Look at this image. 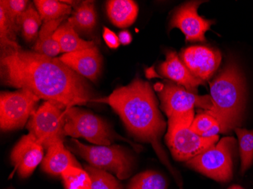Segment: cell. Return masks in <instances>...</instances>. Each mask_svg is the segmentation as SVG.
<instances>
[{"mask_svg": "<svg viewBox=\"0 0 253 189\" xmlns=\"http://www.w3.org/2000/svg\"><path fill=\"white\" fill-rule=\"evenodd\" d=\"M68 22L76 32L90 33L96 25V13L94 3L92 1H84L74 11Z\"/></svg>", "mask_w": 253, "mask_h": 189, "instance_id": "ffe728a7", "label": "cell"}, {"mask_svg": "<svg viewBox=\"0 0 253 189\" xmlns=\"http://www.w3.org/2000/svg\"><path fill=\"white\" fill-rule=\"evenodd\" d=\"M85 170L91 179V189H122L118 180L106 170L86 166Z\"/></svg>", "mask_w": 253, "mask_h": 189, "instance_id": "4316f807", "label": "cell"}, {"mask_svg": "<svg viewBox=\"0 0 253 189\" xmlns=\"http://www.w3.org/2000/svg\"><path fill=\"white\" fill-rule=\"evenodd\" d=\"M161 75L177 84L185 88L190 92H197V87L204 85V82L195 77L188 68L183 63L177 52L169 51L166 53V59L159 68Z\"/></svg>", "mask_w": 253, "mask_h": 189, "instance_id": "9a60e30c", "label": "cell"}, {"mask_svg": "<svg viewBox=\"0 0 253 189\" xmlns=\"http://www.w3.org/2000/svg\"><path fill=\"white\" fill-rule=\"evenodd\" d=\"M44 158V147L31 133L23 136L11 153V161L22 178L32 174Z\"/></svg>", "mask_w": 253, "mask_h": 189, "instance_id": "4fadbf2b", "label": "cell"}, {"mask_svg": "<svg viewBox=\"0 0 253 189\" xmlns=\"http://www.w3.org/2000/svg\"><path fill=\"white\" fill-rule=\"evenodd\" d=\"M64 20L65 18L43 23L36 44L34 45V52L51 58H55V56L62 52L59 42L54 38V34Z\"/></svg>", "mask_w": 253, "mask_h": 189, "instance_id": "ac0fdd59", "label": "cell"}, {"mask_svg": "<svg viewBox=\"0 0 253 189\" xmlns=\"http://www.w3.org/2000/svg\"><path fill=\"white\" fill-rule=\"evenodd\" d=\"M54 38L59 42L62 52L70 53L84 50L96 46L93 41H86L78 36L70 23L67 21L59 26L54 34Z\"/></svg>", "mask_w": 253, "mask_h": 189, "instance_id": "d6986e66", "label": "cell"}, {"mask_svg": "<svg viewBox=\"0 0 253 189\" xmlns=\"http://www.w3.org/2000/svg\"><path fill=\"white\" fill-rule=\"evenodd\" d=\"M235 146L234 138H223L214 146L187 161V165L215 181H231L233 177V152Z\"/></svg>", "mask_w": 253, "mask_h": 189, "instance_id": "5b68a950", "label": "cell"}, {"mask_svg": "<svg viewBox=\"0 0 253 189\" xmlns=\"http://www.w3.org/2000/svg\"><path fill=\"white\" fill-rule=\"evenodd\" d=\"M64 136L84 138L96 146H111L113 136L109 125L98 116L72 107L65 110Z\"/></svg>", "mask_w": 253, "mask_h": 189, "instance_id": "52a82bcc", "label": "cell"}, {"mask_svg": "<svg viewBox=\"0 0 253 189\" xmlns=\"http://www.w3.org/2000/svg\"><path fill=\"white\" fill-rule=\"evenodd\" d=\"M108 16L115 26L125 28L133 25L138 15V5L131 0H109L106 3Z\"/></svg>", "mask_w": 253, "mask_h": 189, "instance_id": "e0dca14e", "label": "cell"}, {"mask_svg": "<svg viewBox=\"0 0 253 189\" xmlns=\"http://www.w3.org/2000/svg\"><path fill=\"white\" fill-rule=\"evenodd\" d=\"M61 176L66 189H91L90 177L82 167H68Z\"/></svg>", "mask_w": 253, "mask_h": 189, "instance_id": "cb8c5ba5", "label": "cell"}, {"mask_svg": "<svg viewBox=\"0 0 253 189\" xmlns=\"http://www.w3.org/2000/svg\"><path fill=\"white\" fill-rule=\"evenodd\" d=\"M71 150L83 157L92 167L112 172L119 180L131 174V160L119 146H86L75 139L71 140Z\"/></svg>", "mask_w": 253, "mask_h": 189, "instance_id": "8992f818", "label": "cell"}, {"mask_svg": "<svg viewBox=\"0 0 253 189\" xmlns=\"http://www.w3.org/2000/svg\"><path fill=\"white\" fill-rule=\"evenodd\" d=\"M161 100V109L164 111L169 119L180 117L195 113V108L211 109L210 96H198L181 86L171 82L156 85Z\"/></svg>", "mask_w": 253, "mask_h": 189, "instance_id": "ba28073f", "label": "cell"}, {"mask_svg": "<svg viewBox=\"0 0 253 189\" xmlns=\"http://www.w3.org/2000/svg\"><path fill=\"white\" fill-rule=\"evenodd\" d=\"M42 21L38 10L30 4L20 20V31L27 42L38 39Z\"/></svg>", "mask_w": 253, "mask_h": 189, "instance_id": "7402d4cb", "label": "cell"}, {"mask_svg": "<svg viewBox=\"0 0 253 189\" xmlns=\"http://www.w3.org/2000/svg\"><path fill=\"white\" fill-rule=\"evenodd\" d=\"M119 39L122 45H129L132 42L131 34L128 31H124L119 33Z\"/></svg>", "mask_w": 253, "mask_h": 189, "instance_id": "4dcf8cb0", "label": "cell"}, {"mask_svg": "<svg viewBox=\"0 0 253 189\" xmlns=\"http://www.w3.org/2000/svg\"><path fill=\"white\" fill-rule=\"evenodd\" d=\"M228 189H244V188L240 186H232L231 187L229 188Z\"/></svg>", "mask_w": 253, "mask_h": 189, "instance_id": "1f68e13d", "label": "cell"}, {"mask_svg": "<svg viewBox=\"0 0 253 189\" xmlns=\"http://www.w3.org/2000/svg\"><path fill=\"white\" fill-rule=\"evenodd\" d=\"M217 125H219L218 122L212 116L204 112L200 113L194 118L191 125V129L195 133L203 137L206 133H208Z\"/></svg>", "mask_w": 253, "mask_h": 189, "instance_id": "f1b7e54d", "label": "cell"}, {"mask_svg": "<svg viewBox=\"0 0 253 189\" xmlns=\"http://www.w3.org/2000/svg\"><path fill=\"white\" fill-rule=\"evenodd\" d=\"M168 184L163 175L155 171L139 173L132 179L127 189H167Z\"/></svg>", "mask_w": 253, "mask_h": 189, "instance_id": "484cf974", "label": "cell"}, {"mask_svg": "<svg viewBox=\"0 0 253 189\" xmlns=\"http://www.w3.org/2000/svg\"><path fill=\"white\" fill-rule=\"evenodd\" d=\"M194 114L169 119L166 144L173 157L178 161H188L218 142V136L203 137L192 130Z\"/></svg>", "mask_w": 253, "mask_h": 189, "instance_id": "277c9868", "label": "cell"}, {"mask_svg": "<svg viewBox=\"0 0 253 189\" xmlns=\"http://www.w3.org/2000/svg\"><path fill=\"white\" fill-rule=\"evenodd\" d=\"M234 131L238 137L240 146V172L244 174L253 163V130L237 127L234 129Z\"/></svg>", "mask_w": 253, "mask_h": 189, "instance_id": "603a6c76", "label": "cell"}, {"mask_svg": "<svg viewBox=\"0 0 253 189\" xmlns=\"http://www.w3.org/2000/svg\"><path fill=\"white\" fill-rule=\"evenodd\" d=\"M181 61L195 77L204 82L208 81L220 66L221 55L219 51L210 47L193 45L182 52Z\"/></svg>", "mask_w": 253, "mask_h": 189, "instance_id": "7c38bea8", "label": "cell"}, {"mask_svg": "<svg viewBox=\"0 0 253 189\" xmlns=\"http://www.w3.org/2000/svg\"><path fill=\"white\" fill-rule=\"evenodd\" d=\"M18 28L8 18L5 10L0 7V43L2 50L9 49H20L16 39Z\"/></svg>", "mask_w": 253, "mask_h": 189, "instance_id": "d4e9b609", "label": "cell"}, {"mask_svg": "<svg viewBox=\"0 0 253 189\" xmlns=\"http://www.w3.org/2000/svg\"><path fill=\"white\" fill-rule=\"evenodd\" d=\"M27 0H1L0 7L5 10L8 18L20 31V20L21 15L29 5Z\"/></svg>", "mask_w": 253, "mask_h": 189, "instance_id": "83f0119b", "label": "cell"}, {"mask_svg": "<svg viewBox=\"0 0 253 189\" xmlns=\"http://www.w3.org/2000/svg\"><path fill=\"white\" fill-rule=\"evenodd\" d=\"M103 39L106 42V45L111 49H117L120 45L119 36H117L113 31L105 27L103 30Z\"/></svg>", "mask_w": 253, "mask_h": 189, "instance_id": "f546056e", "label": "cell"}, {"mask_svg": "<svg viewBox=\"0 0 253 189\" xmlns=\"http://www.w3.org/2000/svg\"><path fill=\"white\" fill-rule=\"evenodd\" d=\"M40 98L28 89L2 92L0 96V127L3 131L25 126L35 111Z\"/></svg>", "mask_w": 253, "mask_h": 189, "instance_id": "9c48e42d", "label": "cell"}, {"mask_svg": "<svg viewBox=\"0 0 253 189\" xmlns=\"http://www.w3.org/2000/svg\"><path fill=\"white\" fill-rule=\"evenodd\" d=\"M42 170L52 176H61L68 167H82L78 160L64 146L63 139H59L47 148V153L42 161Z\"/></svg>", "mask_w": 253, "mask_h": 189, "instance_id": "2e32d148", "label": "cell"}, {"mask_svg": "<svg viewBox=\"0 0 253 189\" xmlns=\"http://www.w3.org/2000/svg\"><path fill=\"white\" fill-rule=\"evenodd\" d=\"M65 111L50 102H45L30 117L29 133L47 149L50 145L63 139Z\"/></svg>", "mask_w": 253, "mask_h": 189, "instance_id": "30bf717a", "label": "cell"}, {"mask_svg": "<svg viewBox=\"0 0 253 189\" xmlns=\"http://www.w3.org/2000/svg\"><path fill=\"white\" fill-rule=\"evenodd\" d=\"M1 75L5 85L25 89L62 109L93 102L83 76L59 58L34 51L5 49L1 55Z\"/></svg>", "mask_w": 253, "mask_h": 189, "instance_id": "6da1fadb", "label": "cell"}, {"mask_svg": "<svg viewBox=\"0 0 253 189\" xmlns=\"http://www.w3.org/2000/svg\"><path fill=\"white\" fill-rule=\"evenodd\" d=\"M93 102L110 105L119 113L130 134L144 143H150L161 161L176 176L161 146V138L166 130V123L149 82L136 78L127 86L115 89L108 97L93 99Z\"/></svg>", "mask_w": 253, "mask_h": 189, "instance_id": "7a4b0ae2", "label": "cell"}, {"mask_svg": "<svg viewBox=\"0 0 253 189\" xmlns=\"http://www.w3.org/2000/svg\"><path fill=\"white\" fill-rule=\"evenodd\" d=\"M34 3L44 22L65 18L72 13V6L62 1L36 0Z\"/></svg>", "mask_w": 253, "mask_h": 189, "instance_id": "44dd1931", "label": "cell"}, {"mask_svg": "<svg viewBox=\"0 0 253 189\" xmlns=\"http://www.w3.org/2000/svg\"><path fill=\"white\" fill-rule=\"evenodd\" d=\"M211 109L205 113L219 123L220 133L238 127L242 121L246 104V85L240 68L230 62L218 76L210 82Z\"/></svg>", "mask_w": 253, "mask_h": 189, "instance_id": "3957f363", "label": "cell"}, {"mask_svg": "<svg viewBox=\"0 0 253 189\" xmlns=\"http://www.w3.org/2000/svg\"><path fill=\"white\" fill-rule=\"evenodd\" d=\"M59 58L74 72L91 81H96L100 75L102 56L96 46L65 53Z\"/></svg>", "mask_w": 253, "mask_h": 189, "instance_id": "5bb4252c", "label": "cell"}, {"mask_svg": "<svg viewBox=\"0 0 253 189\" xmlns=\"http://www.w3.org/2000/svg\"><path fill=\"white\" fill-rule=\"evenodd\" d=\"M201 1H193L180 6L174 12L170 23V28H178L185 35L186 40L203 42L206 33L211 28L214 21L205 19L198 14Z\"/></svg>", "mask_w": 253, "mask_h": 189, "instance_id": "8fae6325", "label": "cell"}]
</instances>
